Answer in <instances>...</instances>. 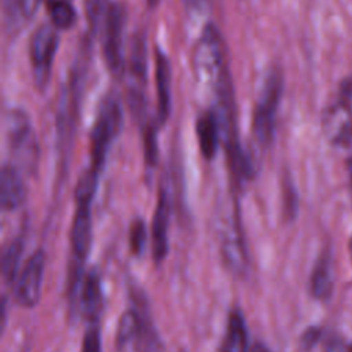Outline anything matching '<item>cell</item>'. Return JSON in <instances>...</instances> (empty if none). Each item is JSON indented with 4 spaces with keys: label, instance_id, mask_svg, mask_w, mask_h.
Wrapping results in <instances>:
<instances>
[{
    "label": "cell",
    "instance_id": "obj_5",
    "mask_svg": "<svg viewBox=\"0 0 352 352\" xmlns=\"http://www.w3.org/2000/svg\"><path fill=\"white\" fill-rule=\"evenodd\" d=\"M126 12L120 3H110L103 22V55L107 67L113 74L124 70L122 37Z\"/></svg>",
    "mask_w": 352,
    "mask_h": 352
},
{
    "label": "cell",
    "instance_id": "obj_24",
    "mask_svg": "<svg viewBox=\"0 0 352 352\" xmlns=\"http://www.w3.org/2000/svg\"><path fill=\"white\" fill-rule=\"evenodd\" d=\"M82 352H102V341H100V331L96 323H92L82 340Z\"/></svg>",
    "mask_w": 352,
    "mask_h": 352
},
{
    "label": "cell",
    "instance_id": "obj_3",
    "mask_svg": "<svg viewBox=\"0 0 352 352\" xmlns=\"http://www.w3.org/2000/svg\"><path fill=\"white\" fill-rule=\"evenodd\" d=\"M283 91V78L278 70H272L263 85L261 95L253 111L252 131L256 142L261 147H267L274 138L276 113L279 109Z\"/></svg>",
    "mask_w": 352,
    "mask_h": 352
},
{
    "label": "cell",
    "instance_id": "obj_32",
    "mask_svg": "<svg viewBox=\"0 0 352 352\" xmlns=\"http://www.w3.org/2000/svg\"><path fill=\"white\" fill-rule=\"evenodd\" d=\"M349 248H351V254H352V238H351V243H349Z\"/></svg>",
    "mask_w": 352,
    "mask_h": 352
},
{
    "label": "cell",
    "instance_id": "obj_18",
    "mask_svg": "<svg viewBox=\"0 0 352 352\" xmlns=\"http://www.w3.org/2000/svg\"><path fill=\"white\" fill-rule=\"evenodd\" d=\"M140 326L139 315L135 311L129 309L121 315L116 334V345L118 351L124 352L138 341Z\"/></svg>",
    "mask_w": 352,
    "mask_h": 352
},
{
    "label": "cell",
    "instance_id": "obj_4",
    "mask_svg": "<svg viewBox=\"0 0 352 352\" xmlns=\"http://www.w3.org/2000/svg\"><path fill=\"white\" fill-rule=\"evenodd\" d=\"M58 44L59 36L52 23L41 25L32 36L30 60L33 67V78L41 91L48 85Z\"/></svg>",
    "mask_w": 352,
    "mask_h": 352
},
{
    "label": "cell",
    "instance_id": "obj_28",
    "mask_svg": "<svg viewBox=\"0 0 352 352\" xmlns=\"http://www.w3.org/2000/svg\"><path fill=\"white\" fill-rule=\"evenodd\" d=\"M184 7L192 14H201L206 10L209 0H183Z\"/></svg>",
    "mask_w": 352,
    "mask_h": 352
},
{
    "label": "cell",
    "instance_id": "obj_9",
    "mask_svg": "<svg viewBox=\"0 0 352 352\" xmlns=\"http://www.w3.org/2000/svg\"><path fill=\"white\" fill-rule=\"evenodd\" d=\"M44 267L45 254L43 250H37L25 264L16 286V300L23 307L30 308L38 302Z\"/></svg>",
    "mask_w": 352,
    "mask_h": 352
},
{
    "label": "cell",
    "instance_id": "obj_27",
    "mask_svg": "<svg viewBox=\"0 0 352 352\" xmlns=\"http://www.w3.org/2000/svg\"><path fill=\"white\" fill-rule=\"evenodd\" d=\"M319 337H320V330L318 327L307 329L301 337V348L304 351H309L316 344Z\"/></svg>",
    "mask_w": 352,
    "mask_h": 352
},
{
    "label": "cell",
    "instance_id": "obj_31",
    "mask_svg": "<svg viewBox=\"0 0 352 352\" xmlns=\"http://www.w3.org/2000/svg\"><path fill=\"white\" fill-rule=\"evenodd\" d=\"M348 169H349V175H351V180H352V158L348 162Z\"/></svg>",
    "mask_w": 352,
    "mask_h": 352
},
{
    "label": "cell",
    "instance_id": "obj_30",
    "mask_svg": "<svg viewBox=\"0 0 352 352\" xmlns=\"http://www.w3.org/2000/svg\"><path fill=\"white\" fill-rule=\"evenodd\" d=\"M147 1H148L150 7H157V4L160 3V0H147Z\"/></svg>",
    "mask_w": 352,
    "mask_h": 352
},
{
    "label": "cell",
    "instance_id": "obj_11",
    "mask_svg": "<svg viewBox=\"0 0 352 352\" xmlns=\"http://www.w3.org/2000/svg\"><path fill=\"white\" fill-rule=\"evenodd\" d=\"M170 219V202L168 191L161 188L153 217V257L160 263L168 253V232Z\"/></svg>",
    "mask_w": 352,
    "mask_h": 352
},
{
    "label": "cell",
    "instance_id": "obj_12",
    "mask_svg": "<svg viewBox=\"0 0 352 352\" xmlns=\"http://www.w3.org/2000/svg\"><path fill=\"white\" fill-rule=\"evenodd\" d=\"M26 187L14 165H4L0 176V201L4 210H15L25 202Z\"/></svg>",
    "mask_w": 352,
    "mask_h": 352
},
{
    "label": "cell",
    "instance_id": "obj_15",
    "mask_svg": "<svg viewBox=\"0 0 352 352\" xmlns=\"http://www.w3.org/2000/svg\"><path fill=\"white\" fill-rule=\"evenodd\" d=\"M80 301H81V308L85 316L92 323H96L102 309V287H100V278L94 270L85 275L81 283Z\"/></svg>",
    "mask_w": 352,
    "mask_h": 352
},
{
    "label": "cell",
    "instance_id": "obj_8",
    "mask_svg": "<svg viewBox=\"0 0 352 352\" xmlns=\"http://www.w3.org/2000/svg\"><path fill=\"white\" fill-rule=\"evenodd\" d=\"M147 74V51L146 40L139 36L135 38L129 60V96L131 107L138 114L144 107V88Z\"/></svg>",
    "mask_w": 352,
    "mask_h": 352
},
{
    "label": "cell",
    "instance_id": "obj_14",
    "mask_svg": "<svg viewBox=\"0 0 352 352\" xmlns=\"http://www.w3.org/2000/svg\"><path fill=\"white\" fill-rule=\"evenodd\" d=\"M195 131H197L198 144L202 155L206 160H212L217 153L220 135H221V126H220L216 111L209 110L201 114L199 118L197 120Z\"/></svg>",
    "mask_w": 352,
    "mask_h": 352
},
{
    "label": "cell",
    "instance_id": "obj_16",
    "mask_svg": "<svg viewBox=\"0 0 352 352\" xmlns=\"http://www.w3.org/2000/svg\"><path fill=\"white\" fill-rule=\"evenodd\" d=\"M333 264L329 253H323L312 271L311 276V290L312 294L319 300H327L333 293Z\"/></svg>",
    "mask_w": 352,
    "mask_h": 352
},
{
    "label": "cell",
    "instance_id": "obj_1",
    "mask_svg": "<svg viewBox=\"0 0 352 352\" xmlns=\"http://www.w3.org/2000/svg\"><path fill=\"white\" fill-rule=\"evenodd\" d=\"M192 60L199 82L213 88L216 92L221 81L228 76V70L224 62L223 41L214 25L209 23L202 30L194 48Z\"/></svg>",
    "mask_w": 352,
    "mask_h": 352
},
{
    "label": "cell",
    "instance_id": "obj_22",
    "mask_svg": "<svg viewBox=\"0 0 352 352\" xmlns=\"http://www.w3.org/2000/svg\"><path fill=\"white\" fill-rule=\"evenodd\" d=\"M85 1V10L87 16L91 23L92 29H96L98 26H103L106 12L109 10L107 0H84Z\"/></svg>",
    "mask_w": 352,
    "mask_h": 352
},
{
    "label": "cell",
    "instance_id": "obj_25",
    "mask_svg": "<svg viewBox=\"0 0 352 352\" xmlns=\"http://www.w3.org/2000/svg\"><path fill=\"white\" fill-rule=\"evenodd\" d=\"M144 155L146 162L148 165H155L157 162V136H155V125H150L146 131L144 139Z\"/></svg>",
    "mask_w": 352,
    "mask_h": 352
},
{
    "label": "cell",
    "instance_id": "obj_17",
    "mask_svg": "<svg viewBox=\"0 0 352 352\" xmlns=\"http://www.w3.org/2000/svg\"><path fill=\"white\" fill-rule=\"evenodd\" d=\"M246 344L248 331L245 319L239 311H232L228 318L221 352H246Z\"/></svg>",
    "mask_w": 352,
    "mask_h": 352
},
{
    "label": "cell",
    "instance_id": "obj_13",
    "mask_svg": "<svg viewBox=\"0 0 352 352\" xmlns=\"http://www.w3.org/2000/svg\"><path fill=\"white\" fill-rule=\"evenodd\" d=\"M155 81H157V118L160 124L168 120L170 111V65L168 56L157 50L155 52Z\"/></svg>",
    "mask_w": 352,
    "mask_h": 352
},
{
    "label": "cell",
    "instance_id": "obj_21",
    "mask_svg": "<svg viewBox=\"0 0 352 352\" xmlns=\"http://www.w3.org/2000/svg\"><path fill=\"white\" fill-rule=\"evenodd\" d=\"M48 11L51 23L56 29H70L76 22V10L67 0H50Z\"/></svg>",
    "mask_w": 352,
    "mask_h": 352
},
{
    "label": "cell",
    "instance_id": "obj_6",
    "mask_svg": "<svg viewBox=\"0 0 352 352\" xmlns=\"http://www.w3.org/2000/svg\"><path fill=\"white\" fill-rule=\"evenodd\" d=\"M8 138L11 151L19 166L32 172L37 164V143L33 126L22 111H12L10 114Z\"/></svg>",
    "mask_w": 352,
    "mask_h": 352
},
{
    "label": "cell",
    "instance_id": "obj_26",
    "mask_svg": "<svg viewBox=\"0 0 352 352\" xmlns=\"http://www.w3.org/2000/svg\"><path fill=\"white\" fill-rule=\"evenodd\" d=\"M41 0H15V6L25 19H30L38 10Z\"/></svg>",
    "mask_w": 352,
    "mask_h": 352
},
{
    "label": "cell",
    "instance_id": "obj_19",
    "mask_svg": "<svg viewBox=\"0 0 352 352\" xmlns=\"http://www.w3.org/2000/svg\"><path fill=\"white\" fill-rule=\"evenodd\" d=\"M223 257L232 271L241 272L246 265V256L239 234L228 235L221 246Z\"/></svg>",
    "mask_w": 352,
    "mask_h": 352
},
{
    "label": "cell",
    "instance_id": "obj_2",
    "mask_svg": "<svg viewBox=\"0 0 352 352\" xmlns=\"http://www.w3.org/2000/svg\"><path fill=\"white\" fill-rule=\"evenodd\" d=\"M122 122L121 104L117 96L107 95L100 103L91 133V169L102 172L109 148L117 138Z\"/></svg>",
    "mask_w": 352,
    "mask_h": 352
},
{
    "label": "cell",
    "instance_id": "obj_23",
    "mask_svg": "<svg viewBox=\"0 0 352 352\" xmlns=\"http://www.w3.org/2000/svg\"><path fill=\"white\" fill-rule=\"evenodd\" d=\"M129 243L131 249L135 254H140L144 250L146 245V226L144 221L140 219L135 220L131 226V234H129Z\"/></svg>",
    "mask_w": 352,
    "mask_h": 352
},
{
    "label": "cell",
    "instance_id": "obj_29",
    "mask_svg": "<svg viewBox=\"0 0 352 352\" xmlns=\"http://www.w3.org/2000/svg\"><path fill=\"white\" fill-rule=\"evenodd\" d=\"M248 352H270V349H268L264 344L256 342V344H253V345L249 348Z\"/></svg>",
    "mask_w": 352,
    "mask_h": 352
},
{
    "label": "cell",
    "instance_id": "obj_20",
    "mask_svg": "<svg viewBox=\"0 0 352 352\" xmlns=\"http://www.w3.org/2000/svg\"><path fill=\"white\" fill-rule=\"evenodd\" d=\"M22 252H23L22 238H15L4 249L3 257H1V272L7 282H12L15 279V275L21 263Z\"/></svg>",
    "mask_w": 352,
    "mask_h": 352
},
{
    "label": "cell",
    "instance_id": "obj_7",
    "mask_svg": "<svg viewBox=\"0 0 352 352\" xmlns=\"http://www.w3.org/2000/svg\"><path fill=\"white\" fill-rule=\"evenodd\" d=\"M324 138L336 147L352 146V110L345 102L330 104L322 116Z\"/></svg>",
    "mask_w": 352,
    "mask_h": 352
},
{
    "label": "cell",
    "instance_id": "obj_10",
    "mask_svg": "<svg viewBox=\"0 0 352 352\" xmlns=\"http://www.w3.org/2000/svg\"><path fill=\"white\" fill-rule=\"evenodd\" d=\"M91 204L92 202H77V209L72 224V249L73 254L77 257L80 263L87 258L92 242Z\"/></svg>",
    "mask_w": 352,
    "mask_h": 352
}]
</instances>
